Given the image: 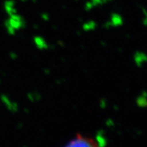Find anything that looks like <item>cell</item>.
Here are the masks:
<instances>
[{
    "instance_id": "cell-1",
    "label": "cell",
    "mask_w": 147,
    "mask_h": 147,
    "mask_svg": "<svg viewBox=\"0 0 147 147\" xmlns=\"http://www.w3.org/2000/svg\"><path fill=\"white\" fill-rule=\"evenodd\" d=\"M64 147H101V144L97 138L79 134Z\"/></svg>"
}]
</instances>
